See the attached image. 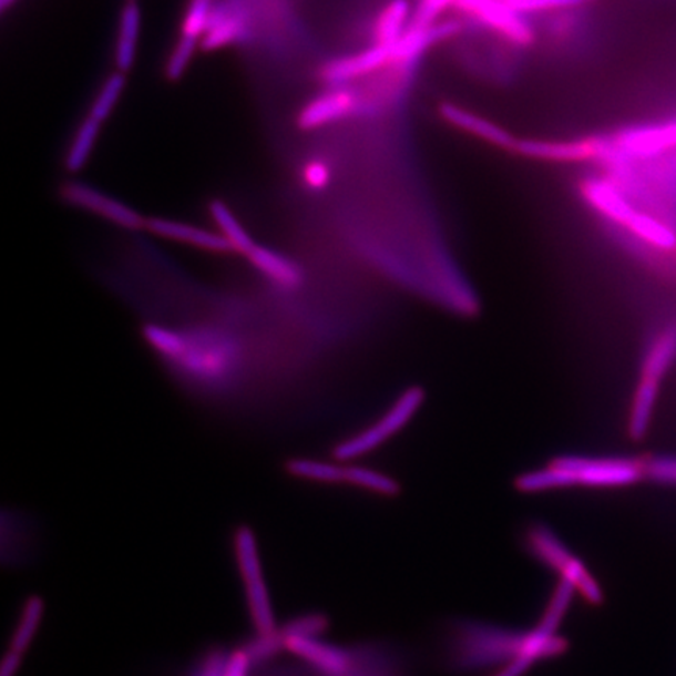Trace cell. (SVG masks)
<instances>
[{"mask_svg": "<svg viewBox=\"0 0 676 676\" xmlns=\"http://www.w3.org/2000/svg\"><path fill=\"white\" fill-rule=\"evenodd\" d=\"M242 648L245 649L253 666L254 664H265L284 652V636L280 628L275 633H256V636L246 642L245 647Z\"/></svg>", "mask_w": 676, "mask_h": 676, "instance_id": "34", "label": "cell"}, {"mask_svg": "<svg viewBox=\"0 0 676 676\" xmlns=\"http://www.w3.org/2000/svg\"><path fill=\"white\" fill-rule=\"evenodd\" d=\"M645 477L659 484L676 485V455H655L644 462Z\"/></svg>", "mask_w": 676, "mask_h": 676, "instance_id": "39", "label": "cell"}, {"mask_svg": "<svg viewBox=\"0 0 676 676\" xmlns=\"http://www.w3.org/2000/svg\"><path fill=\"white\" fill-rule=\"evenodd\" d=\"M142 33V10L135 0L125 3L121 10L120 29H117L115 63L117 71L127 74L134 68Z\"/></svg>", "mask_w": 676, "mask_h": 676, "instance_id": "21", "label": "cell"}, {"mask_svg": "<svg viewBox=\"0 0 676 676\" xmlns=\"http://www.w3.org/2000/svg\"><path fill=\"white\" fill-rule=\"evenodd\" d=\"M129 2H131V0H129Z\"/></svg>", "mask_w": 676, "mask_h": 676, "instance_id": "45", "label": "cell"}, {"mask_svg": "<svg viewBox=\"0 0 676 676\" xmlns=\"http://www.w3.org/2000/svg\"><path fill=\"white\" fill-rule=\"evenodd\" d=\"M17 2L18 0H0V7H2V10H9Z\"/></svg>", "mask_w": 676, "mask_h": 676, "instance_id": "44", "label": "cell"}, {"mask_svg": "<svg viewBox=\"0 0 676 676\" xmlns=\"http://www.w3.org/2000/svg\"><path fill=\"white\" fill-rule=\"evenodd\" d=\"M658 393L659 382L641 378L639 386L634 392L632 413H629V434L634 440H642L647 434Z\"/></svg>", "mask_w": 676, "mask_h": 676, "instance_id": "24", "label": "cell"}, {"mask_svg": "<svg viewBox=\"0 0 676 676\" xmlns=\"http://www.w3.org/2000/svg\"><path fill=\"white\" fill-rule=\"evenodd\" d=\"M345 482L357 485V488L371 490L379 495L392 496L400 492V484L393 478L367 469V467H345Z\"/></svg>", "mask_w": 676, "mask_h": 676, "instance_id": "31", "label": "cell"}, {"mask_svg": "<svg viewBox=\"0 0 676 676\" xmlns=\"http://www.w3.org/2000/svg\"><path fill=\"white\" fill-rule=\"evenodd\" d=\"M602 151V134L572 140L516 139L511 152L530 161L564 163H596Z\"/></svg>", "mask_w": 676, "mask_h": 676, "instance_id": "9", "label": "cell"}, {"mask_svg": "<svg viewBox=\"0 0 676 676\" xmlns=\"http://www.w3.org/2000/svg\"><path fill=\"white\" fill-rule=\"evenodd\" d=\"M437 115L440 120L455 131L481 140L485 144L500 150L512 151L515 136L504 129L503 125L489 120V117L474 113L473 110L455 104V102L443 101L437 105Z\"/></svg>", "mask_w": 676, "mask_h": 676, "instance_id": "14", "label": "cell"}, {"mask_svg": "<svg viewBox=\"0 0 676 676\" xmlns=\"http://www.w3.org/2000/svg\"><path fill=\"white\" fill-rule=\"evenodd\" d=\"M250 667H253V664H250L245 649L238 648L227 656L226 667H224L223 676H248Z\"/></svg>", "mask_w": 676, "mask_h": 676, "instance_id": "41", "label": "cell"}, {"mask_svg": "<svg viewBox=\"0 0 676 676\" xmlns=\"http://www.w3.org/2000/svg\"><path fill=\"white\" fill-rule=\"evenodd\" d=\"M591 9L552 11L531 18L537 32V45L542 44L554 55L576 54L588 43L592 33Z\"/></svg>", "mask_w": 676, "mask_h": 676, "instance_id": "6", "label": "cell"}, {"mask_svg": "<svg viewBox=\"0 0 676 676\" xmlns=\"http://www.w3.org/2000/svg\"><path fill=\"white\" fill-rule=\"evenodd\" d=\"M234 554L245 587L246 605L256 633H275L277 623L272 595L262 569L256 533L249 526H238L234 533Z\"/></svg>", "mask_w": 676, "mask_h": 676, "instance_id": "3", "label": "cell"}, {"mask_svg": "<svg viewBox=\"0 0 676 676\" xmlns=\"http://www.w3.org/2000/svg\"><path fill=\"white\" fill-rule=\"evenodd\" d=\"M285 469L298 480L321 482V484L345 482V467L338 465V463L296 458L288 461Z\"/></svg>", "mask_w": 676, "mask_h": 676, "instance_id": "29", "label": "cell"}, {"mask_svg": "<svg viewBox=\"0 0 676 676\" xmlns=\"http://www.w3.org/2000/svg\"><path fill=\"white\" fill-rule=\"evenodd\" d=\"M146 227L157 237L182 243V245H188L192 248L215 254L234 253L229 242L222 234H215V232L193 226V224L168 218H152L147 219Z\"/></svg>", "mask_w": 676, "mask_h": 676, "instance_id": "17", "label": "cell"}, {"mask_svg": "<svg viewBox=\"0 0 676 676\" xmlns=\"http://www.w3.org/2000/svg\"><path fill=\"white\" fill-rule=\"evenodd\" d=\"M676 362V322L660 330L642 359L641 378L663 381L664 376Z\"/></svg>", "mask_w": 676, "mask_h": 676, "instance_id": "22", "label": "cell"}, {"mask_svg": "<svg viewBox=\"0 0 676 676\" xmlns=\"http://www.w3.org/2000/svg\"><path fill=\"white\" fill-rule=\"evenodd\" d=\"M216 0H190L184 21H182L181 35L203 41L212 14H214Z\"/></svg>", "mask_w": 676, "mask_h": 676, "instance_id": "32", "label": "cell"}, {"mask_svg": "<svg viewBox=\"0 0 676 676\" xmlns=\"http://www.w3.org/2000/svg\"><path fill=\"white\" fill-rule=\"evenodd\" d=\"M573 592H575V586H573L572 581L562 580L561 586L557 587L556 594H554L552 605H550L541 626L537 628L539 632L552 634L553 636L557 626H560L562 617H564L565 611H567Z\"/></svg>", "mask_w": 676, "mask_h": 676, "instance_id": "37", "label": "cell"}, {"mask_svg": "<svg viewBox=\"0 0 676 676\" xmlns=\"http://www.w3.org/2000/svg\"><path fill=\"white\" fill-rule=\"evenodd\" d=\"M22 658H24V655L7 649L2 666H0V676H17L19 668H21Z\"/></svg>", "mask_w": 676, "mask_h": 676, "instance_id": "42", "label": "cell"}, {"mask_svg": "<svg viewBox=\"0 0 676 676\" xmlns=\"http://www.w3.org/2000/svg\"><path fill=\"white\" fill-rule=\"evenodd\" d=\"M419 68V64L389 62L382 70L360 81L362 86H356L360 96V117L378 116L400 105Z\"/></svg>", "mask_w": 676, "mask_h": 676, "instance_id": "7", "label": "cell"}, {"mask_svg": "<svg viewBox=\"0 0 676 676\" xmlns=\"http://www.w3.org/2000/svg\"><path fill=\"white\" fill-rule=\"evenodd\" d=\"M534 660L535 659L531 658V656H519V658H515L514 663L509 664L499 676H522L528 668L531 667V664H533Z\"/></svg>", "mask_w": 676, "mask_h": 676, "instance_id": "43", "label": "cell"}, {"mask_svg": "<svg viewBox=\"0 0 676 676\" xmlns=\"http://www.w3.org/2000/svg\"><path fill=\"white\" fill-rule=\"evenodd\" d=\"M125 85H127V78L123 72H113L102 83L101 90L94 98L93 105L90 109V116L99 123H104L110 116H112L113 110L116 109L117 102L123 96Z\"/></svg>", "mask_w": 676, "mask_h": 676, "instance_id": "30", "label": "cell"}, {"mask_svg": "<svg viewBox=\"0 0 676 676\" xmlns=\"http://www.w3.org/2000/svg\"><path fill=\"white\" fill-rule=\"evenodd\" d=\"M412 19V0H387L371 21L370 44L393 45L410 28Z\"/></svg>", "mask_w": 676, "mask_h": 676, "instance_id": "20", "label": "cell"}, {"mask_svg": "<svg viewBox=\"0 0 676 676\" xmlns=\"http://www.w3.org/2000/svg\"><path fill=\"white\" fill-rule=\"evenodd\" d=\"M625 229L632 232L634 237L639 238L645 245L653 246V248L659 250H674L676 248L675 232L656 216L637 211Z\"/></svg>", "mask_w": 676, "mask_h": 676, "instance_id": "27", "label": "cell"}, {"mask_svg": "<svg viewBox=\"0 0 676 676\" xmlns=\"http://www.w3.org/2000/svg\"><path fill=\"white\" fill-rule=\"evenodd\" d=\"M62 195L68 204L101 216L102 219L115 224L121 229L139 231L146 227L147 219H144L134 207L101 192V190L86 184V182H66L63 185Z\"/></svg>", "mask_w": 676, "mask_h": 676, "instance_id": "10", "label": "cell"}, {"mask_svg": "<svg viewBox=\"0 0 676 676\" xmlns=\"http://www.w3.org/2000/svg\"><path fill=\"white\" fill-rule=\"evenodd\" d=\"M101 127L102 124L91 116L85 117L79 125L78 132H75L70 144V150H68L66 158H64V166L70 173H81L85 168L91 154H93L94 146H96Z\"/></svg>", "mask_w": 676, "mask_h": 676, "instance_id": "28", "label": "cell"}, {"mask_svg": "<svg viewBox=\"0 0 676 676\" xmlns=\"http://www.w3.org/2000/svg\"><path fill=\"white\" fill-rule=\"evenodd\" d=\"M208 208H211L212 218H214L216 226H218L219 234L229 242L234 253L246 256L256 246V242L250 237L248 231L245 229L240 219L231 211L229 205L224 204L223 201L215 199L212 201Z\"/></svg>", "mask_w": 676, "mask_h": 676, "instance_id": "25", "label": "cell"}, {"mask_svg": "<svg viewBox=\"0 0 676 676\" xmlns=\"http://www.w3.org/2000/svg\"><path fill=\"white\" fill-rule=\"evenodd\" d=\"M245 257L260 275L267 277L277 287L291 290V288H298L303 283V269L299 268V265L269 246L256 243V246Z\"/></svg>", "mask_w": 676, "mask_h": 676, "instance_id": "19", "label": "cell"}, {"mask_svg": "<svg viewBox=\"0 0 676 676\" xmlns=\"http://www.w3.org/2000/svg\"><path fill=\"white\" fill-rule=\"evenodd\" d=\"M355 116H360V96L356 86H329L304 105L298 125L303 131H317Z\"/></svg>", "mask_w": 676, "mask_h": 676, "instance_id": "12", "label": "cell"}, {"mask_svg": "<svg viewBox=\"0 0 676 676\" xmlns=\"http://www.w3.org/2000/svg\"><path fill=\"white\" fill-rule=\"evenodd\" d=\"M249 37L248 17L238 0L216 2L211 24L203 38V48L207 51L222 49L224 45L240 43Z\"/></svg>", "mask_w": 676, "mask_h": 676, "instance_id": "16", "label": "cell"}, {"mask_svg": "<svg viewBox=\"0 0 676 676\" xmlns=\"http://www.w3.org/2000/svg\"><path fill=\"white\" fill-rule=\"evenodd\" d=\"M330 181H332V173H330L328 163L310 161L304 166L303 182L311 192H322L329 187Z\"/></svg>", "mask_w": 676, "mask_h": 676, "instance_id": "40", "label": "cell"}, {"mask_svg": "<svg viewBox=\"0 0 676 676\" xmlns=\"http://www.w3.org/2000/svg\"><path fill=\"white\" fill-rule=\"evenodd\" d=\"M515 485L522 492L533 493L543 492V490L573 488V485L578 484H576L575 474L565 469L556 459L545 469L523 473L522 477L516 478Z\"/></svg>", "mask_w": 676, "mask_h": 676, "instance_id": "26", "label": "cell"}, {"mask_svg": "<svg viewBox=\"0 0 676 676\" xmlns=\"http://www.w3.org/2000/svg\"><path fill=\"white\" fill-rule=\"evenodd\" d=\"M199 44L201 41L195 40V38L185 35H181V38H178L165 66V74L168 81L176 82L178 79L184 78L185 72L188 70L190 63H192L193 57L196 54L197 45Z\"/></svg>", "mask_w": 676, "mask_h": 676, "instance_id": "36", "label": "cell"}, {"mask_svg": "<svg viewBox=\"0 0 676 676\" xmlns=\"http://www.w3.org/2000/svg\"><path fill=\"white\" fill-rule=\"evenodd\" d=\"M451 11L465 24L492 33L520 51L537 45L531 18L516 13L504 0H453Z\"/></svg>", "mask_w": 676, "mask_h": 676, "instance_id": "2", "label": "cell"}, {"mask_svg": "<svg viewBox=\"0 0 676 676\" xmlns=\"http://www.w3.org/2000/svg\"><path fill=\"white\" fill-rule=\"evenodd\" d=\"M557 461L575 474L576 484L588 488H623L645 477L644 462L632 458L564 455Z\"/></svg>", "mask_w": 676, "mask_h": 676, "instance_id": "8", "label": "cell"}, {"mask_svg": "<svg viewBox=\"0 0 676 676\" xmlns=\"http://www.w3.org/2000/svg\"><path fill=\"white\" fill-rule=\"evenodd\" d=\"M329 628V618L325 614L311 613L298 615L285 623L280 633L284 637H303V639H318Z\"/></svg>", "mask_w": 676, "mask_h": 676, "instance_id": "35", "label": "cell"}, {"mask_svg": "<svg viewBox=\"0 0 676 676\" xmlns=\"http://www.w3.org/2000/svg\"><path fill=\"white\" fill-rule=\"evenodd\" d=\"M178 371L204 383H223L237 375L242 349L237 338L212 326L182 329V347L173 360Z\"/></svg>", "mask_w": 676, "mask_h": 676, "instance_id": "1", "label": "cell"}, {"mask_svg": "<svg viewBox=\"0 0 676 676\" xmlns=\"http://www.w3.org/2000/svg\"><path fill=\"white\" fill-rule=\"evenodd\" d=\"M511 9L523 17L534 18L552 11L594 7L596 0H504Z\"/></svg>", "mask_w": 676, "mask_h": 676, "instance_id": "33", "label": "cell"}, {"mask_svg": "<svg viewBox=\"0 0 676 676\" xmlns=\"http://www.w3.org/2000/svg\"><path fill=\"white\" fill-rule=\"evenodd\" d=\"M423 401L424 390L417 386L409 387L375 424L338 443L334 450V458L338 462H348L371 453L404 429L406 424L417 416Z\"/></svg>", "mask_w": 676, "mask_h": 676, "instance_id": "5", "label": "cell"}, {"mask_svg": "<svg viewBox=\"0 0 676 676\" xmlns=\"http://www.w3.org/2000/svg\"><path fill=\"white\" fill-rule=\"evenodd\" d=\"M531 545L545 564L552 565L553 569L560 570L564 580L572 581L573 586L578 587L581 594L586 596L588 602L598 605L603 602L602 591L598 584L591 578L586 569L581 565L578 560L572 556L565 550V546L557 541L556 535L546 528L537 526L531 531Z\"/></svg>", "mask_w": 676, "mask_h": 676, "instance_id": "11", "label": "cell"}, {"mask_svg": "<svg viewBox=\"0 0 676 676\" xmlns=\"http://www.w3.org/2000/svg\"><path fill=\"white\" fill-rule=\"evenodd\" d=\"M285 652L306 660L326 676H347L349 672V655L336 645L326 644L320 639H303V637H284Z\"/></svg>", "mask_w": 676, "mask_h": 676, "instance_id": "18", "label": "cell"}, {"mask_svg": "<svg viewBox=\"0 0 676 676\" xmlns=\"http://www.w3.org/2000/svg\"><path fill=\"white\" fill-rule=\"evenodd\" d=\"M676 150V121L660 124L629 125L611 134H602L600 163L610 158L644 162Z\"/></svg>", "mask_w": 676, "mask_h": 676, "instance_id": "4", "label": "cell"}, {"mask_svg": "<svg viewBox=\"0 0 676 676\" xmlns=\"http://www.w3.org/2000/svg\"><path fill=\"white\" fill-rule=\"evenodd\" d=\"M390 62V45L370 44L355 54L337 57L320 68V79L328 86L352 85L363 81Z\"/></svg>", "mask_w": 676, "mask_h": 676, "instance_id": "13", "label": "cell"}, {"mask_svg": "<svg viewBox=\"0 0 676 676\" xmlns=\"http://www.w3.org/2000/svg\"><path fill=\"white\" fill-rule=\"evenodd\" d=\"M580 193L596 214L622 227L628 226L637 212L629 197L605 174L584 177L580 182Z\"/></svg>", "mask_w": 676, "mask_h": 676, "instance_id": "15", "label": "cell"}, {"mask_svg": "<svg viewBox=\"0 0 676 676\" xmlns=\"http://www.w3.org/2000/svg\"><path fill=\"white\" fill-rule=\"evenodd\" d=\"M45 603L43 596L30 595L22 605L21 614L17 622L13 636H11V652H17L19 655H25L32 642L35 641L38 629L43 622Z\"/></svg>", "mask_w": 676, "mask_h": 676, "instance_id": "23", "label": "cell"}, {"mask_svg": "<svg viewBox=\"0 0 676 676\" xmlns=\"http://www.w3.org/2000/svg\"><path fill=\"white\" fill-rule=\"evenodd\" d=\"M453 0H416L413 3L412 24L419 28L434 24L440 19L445 18L447 11H451Z\"/></svg>", "mask_w": 676, "mask_h": 676, "instance_id": "38", "label": "cell"}]
</instances>
